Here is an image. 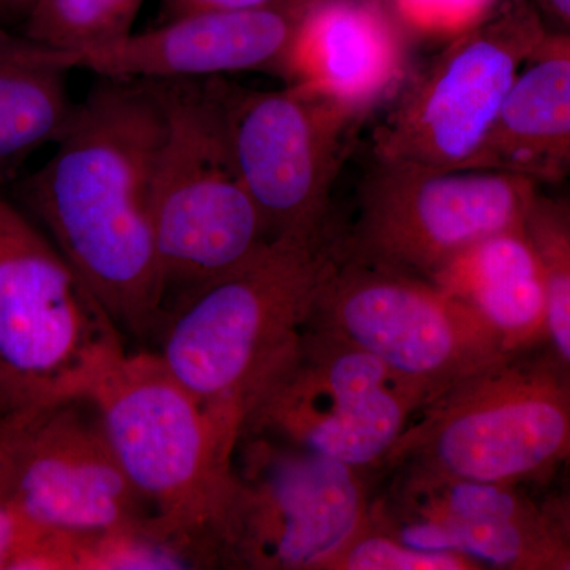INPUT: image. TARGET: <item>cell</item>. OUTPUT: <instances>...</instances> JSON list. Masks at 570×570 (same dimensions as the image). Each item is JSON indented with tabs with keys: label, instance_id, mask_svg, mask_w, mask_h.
Here are the masks:
<instances>
[{
	"label": "cell",
	"instance_id": "6da1fadb",
	"mask_svg": "<svg viewBox=\"0 0 570 570\" xmlns=\"http://www.w3.org/2000/svg\"><path fill=\"white\" fill-rule=\"evenodd\" d=\"M163 130L151 81L104 78L78 104L51 159L21 186L45 235L135 335L165 316L153 217Z\"/></svg>",
	"mask_w": 570,
	"mask_h": 570
},
{
	"label": "cell",
	"instance_id": "7a4b0ae2",
	"mask_svg": "<svg viewBox=\"0 0 570 570\" xmlns=\"http://www.w3.org/2000/svg\"><path fill=\"white\" fill-rule=\"evenodd\" d=\"M336 255L332 232L273 239L253 261L184 292L156 352L234 441L294 354Z\"/></svg>",
	"mask_w": 570,
	"mask_h": 570
},
{
	"label": "cell",
	"instance_id": "3957f363",
	"mask_svg": "<svg viewBox=\"0 0 570 570\" xmlns=\"http://www.w3.org/2000/svg\"><path fill=\"white\" fill-rule=\"evenodd\" d=\"M127 355L99 296L0 194V423L91 400Z\"/></svg>",
	"mask_w": 570,
	"mask_h": 570
},
{
	"label": "cell",
	"instance_id": "277c9868",
	"mask_svg": "<svg viewBox=\"0 0 570 570\" xmlns=\"http://www.w3.org/2000/svg\"><path fill=\"white\" fill-rule=\"evenodd\" d=\"M164 130L154 236L165 287L193 291L253 261L272 239L247 193L228 130L223 78L151 81Z\"/></svg>",
	"mask_w": 570,
	"mask_h": 570
},
{
	"label": "cell",
	"instance_id": "5b68a950",
	"mask_svg": "<svg viewBox=\"0 0 570 570\" xmlns=\"http://www.w3.org/2000/svg\"><path fill=\"white\" fill-rule=\"evenodd\" d=\"M371 471L243 434L209 539L216 566L326 570L373 509Z\"/></svg>",
	"mask_w": 570,
	"mask_h": 570
},
{
	"label": "cell",
	"instance_id": "8992f818",
	"mask_svg": "<svg viewBox=\"0 0 570 570\" xmlns=\"http://www.w3.org/2000/svg\"><path fill=\"white\" fill-rule=\"evenodd\" d=\"M570 461V376L510 356L420 409L381 471L520 485Z\"/></svg>",
	"mask_w": 570,
	"mask_h": 570
},
{
	"label": "cell",
	"instance_id": "52a82bcc",
	"mask_svg": "<svg viewBox=\"0 0 570 570\" xmlns=\"http://www.w3.org/2000/svg\"><path fill=\"white\" fill-rule=\"evenodd\" d=\"M89 401L119 466L154 515L213 551L209 532L238 442L156 352L127 355Z\"/></svg>",
	"mask_w": 570,
	"mask_h": 570
},
{
	"label": "cell",
	"instance_id": "ba28073f",
	"mask_svg": "<svg viewBox=\"0 0 570 570\" xmlns=\"http://www.w3.org/2000/svg\"><path fill=\"white\" fill-rule=\"evenodd\" d=\"M549 32L531 0H502L403 82L374 129L373 160L472 170L517 77Z\"/></svg>",
	"mask_w": 570,
	"mask_h": 570
},
{
	"label": "cell",
	"instance_id": "9c48e42d",
	"mask_svg": "<svg viewBox=\"0 0 570 570\" xmlns=\"http://www.w3.org/2000/svg\"><path fill=\"white\" fill-rule=\"evenodd\" d=\"M374 356L426 403L510 356L471 306L426 277L341 253L309 324Z\"/></svg>",
	"mask_w": 570,
	"mask_h": 570
},
{
	"label": "cell",
	"instance_id": "30bf717a",
	"mask_svg": "<svg viewBox=\"0 0 570 570\" xmlns=\"http://www.w3.org/2000/svg\"><path fill=\"white\" fill-rule=\"evenodd\" d=\"M539 184L501 170L439 171L373 160L341 253L433 279L472 246L527 227Z\"/></svg>",
	"mask_w": 570,
	"mask_h": 570
},
{
	"label": "cell",
	"instance_id": "8fae6325",
	"mask_svg": "<svg viewBox=\"0 0 570 570\" xmlns=\"http://www.w3.org/2000/svg\"><path fill=\"white\" fill-rule=\"evenodd\" d=\"M425 404L422 393L374 356L306 326L243 434L279 439L348 466L381 471Z\"/></svg>",
	"mask_w": 570,
	"mask_h": 570
},
{
	"label": "cell",
	"instance_id": "7c38bea8",
	"mask_svg": "<svg viewBox=\"0 0 570 570\" xmlns=\"http://www.w3.org/2000/svg\"><path fill=\"white\" fill-rule=\"evenodd\" d=\"M371 521L407 546L464 554L483 569L570 570V501L538 504L519 485L400 468Z\"/></svg>",
	"mask_w": 570,
	"mask_h": 570
},
{
	"label": "cell",
	"instance_id": "4fadbf2b",
	"mask_svg": "<svg viewBox=\"0 0 570 570\" xmlns=\"http://www.w3.org/2000/svg\"><path fill=\"white\" fill-rule=\"evenodd\" d=\"M358 122L302 86L245 91L230 85L232 148L272 242L328 230L333 186Z\"/></svg>",
	"mask_w": 570,
	"mask_h": 570
},
{
	"label": "cell",
	"instance_id": "5bb4252c",
	"mask_svg": "<svg viewBox=\"0 0 570 570\" xmlns=\"http://www.w3.org/2000/svg\"><path fill=\"white\" fill-rule=\"evenodd\" d=\"M92 404V403H91ZM89 400L0 423V452L26 519L45 531L92 534L154 517L124 474Z\"/></svg>",
	"mask_w": 570,
	"mask_h": 570
},
{
	"label": "cell",
	"instance_id": "9a60e30c",
	"mask_svg": "<svg viewBox=\"0 0 570 570\" xmlns=\"http://www.w3.org/2000/svg\"><path fill=\"white\" fill-rule=\"evenodd\" d=\"M326 0H273L250 9L204 11L94 50L61 52L70 69L119 80H202L262 71L284 78L306 21Z\"/></svg>",
	"mask_w": 570,
	"mask_h": 570
},
{
	"label": "cell",
	"instance_id": "2e32d148",
	"mask_svg": "<svg viewBox=\"0 0 570 570\" xmlns=\"http://www.w3.org/2000/svg\"><path fill=\"white\" fill-rule=\"evenodd\" d=\"M409 33L390 0H326L299 32L283 80L362 121L407 80Z\"/></svg>",
	"mask_w": 570,
	"mask_h": 570
},
{
	"label": "cell",
	"instance_id": "e0dca14e",
	"mask_svg": "<svg viewBox=\"0 0 570 570\" xmlns=\"http://www.w3.org/2000/svg\"><path fill=\"white\" fill-rule=\"evenodd\" d=\"M472 170L510 171L540 187L569 181V36L550 31L524 63Z\"/></svg>",
	"mask_w": 570,
	"mask_h": 570
},
{
	"label": "cell",
	"instance_id": "ac0fdd59",
	"mask_svg": "<svg viewBox=\"0 0 570 570\" xmlns=\"http://www.w3.org/2000/svg\"><path fill=\"white\" fill-rule=\"evenodd\" d=\"M431 281L485 318L510 354L546 343V272L527 227L483 239Z\"/></svg>",
	"mask_w": 570,
	"mask_h": 570
},
{
	"label": "cell",
	"instance_id": "d6986e66",
	"mask_svg": "<svg viewBox=\"0 0 570 570\" xmlns=\"http://www.w3.org/2000/svg\"><path fill=\"white\" fill-rule=\"evenodd\" d=\"M61 52L0 28V186L32 153L69 132L78 104Z\"/></svg>",
	"mask_w": 570,
	"mask_h": 570
},
{
	"label": "cell",
	"instance_id": "ffe728a7",
	"mask_svg": "<svg viewBox=\"0 0 570 570\" xmlns=\"http://www.w3.org/2000/svg\"><path fill=\"white\" fill-rule=\"evenodd\" d=\"M142 3L145 0H39L21 32L69 55L94 50L134 33Z\"/></svg>",
	"mask_w": 570,
	"mask_h": 570
},
{
	"label": "cell",
	"instance_id": "44dd1931",
	"mask_svg": "<svg viewBox=\"0 0 570 570\" xmlns=\"http://www.w3.org/2000/svg\"><path fill=\"white\" fill-rule=\"evenodd\" d=\"M528 234L542 261L547 284V343L570 376V202L539 187L528 217Z\"/></svg>",
	"mask_w": 570,
	"mask_h": 570
},
{
	"label": "cell",
	"instance_id": "7402d4cb",
	"mask_svg": "<svg viewBox=\"0 0 570 570\" xmlns=\"http://www.w3.org/2000/svg\"><path fill=\"white\" fill-rule=\"evenodd\" d=\"M478 561L449 551L407 546L370 520L326 570H480Z\"/></svg>",
	"mask_w": 570,
	"mask_h": 570
},
{
	"label": "cell",
	"instance_id": "603a6c76",
	"mask_svg": "<svg viewBox=\"0 0 570 570\" xmlns=\"http://www.w3.org/2000/svg\"><path fill=\"white\" fill-rule=\"evenodd\" d=\"M502 0H390L411 33L450 40L491 17Z\"/></svg>",
	"mask_w": 570,
	"mask_h": 570
},
{
	"label": "cell",
	"instance_id": "cb8c5ba5",
	"mask_svg": "<svg viewBox=\"0 0 570 570\" xmlns=\"http://www.w3.org/2000/svg\"><path fill=\"white\" fill-rule=\"evenodd\" d=\"M41 532L21 512L0 452V570H18Z\"/></svg>",
	"mask_w": 570,
	"mask_h": 570
},
{
	"label": "cell",
	"instance_id": "d4e9b609",
	"mask_svg": "<svg viewBox=\"0 0 570 570\" xmlns=\"http://www.w3.org/2000/svg\"><path fill=\"white\" fill-rule=\"evenodd\" d=\"M268 2L273 0H160V22L204 11L250 9Z\"/></svg>",
	"mask_w": 570,
	"mask_h": 570
},
{
	"label": "cell",
	"instance_id": "484cf974",
	"mask_svg": "<svg viewBox=\"0 0 570 570\" xmlns=\"http://www.w3.org/2000/svg\"><path fill=\"white\" fill-rule=\"evenodd\" d=\"M543 21L560 26L558 33L570 36V0H531Z\"/></svg>",
	"mask_w": 570,
	"mask_h": 570
},
{
	"label": "cell",
	"instance_id": "4316f807",
	"mask_svg": "<svg viewBox=\"0 0 570 570\" xmlns=\"http://www.w3.org/2000/svg\"><path fill=\"white\" fill-rule=\"evenodd\" d=\"M39 0H0V21L24 24Z\"/></svg>",
	"mask_w": 570,
	"mask_h": 570
},
{
	"label": "cell",
	"instance_id": "83f0119b",
	"mask_svg": "<svg viewBox=\"0 0 570 570\" xmlns=\"http://www.w3.org/2000/svg\"><path fill=\"white\" fill-rule=\"evenodd\" d=\"M551 189L558 190L561 195L570 202V179L569 181L558 184V186H551Z\"/></svg>",
	"mask_w": 570,
	"mask_h": 570
},
{
	"label": "cell",
	"instance_id": "f1b7e54d",
	"mask_svg": "<svg viewBox=\"0 0 570 570\" xmlns=\"http://www.w3.org/2000/svg\"><path fill=\"white\" fill-rule=\"evenodd\" d=\"M564 36H566V33H564ZM569 37H570V36H569Z\"/></svg>",
	"mask_w": 570,
	"mask_h": 570
}]
</instances>
